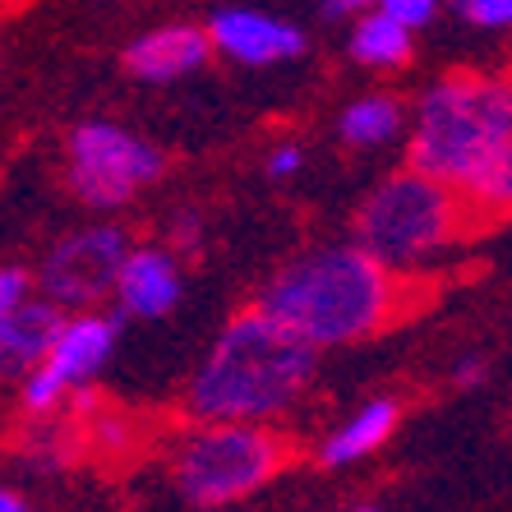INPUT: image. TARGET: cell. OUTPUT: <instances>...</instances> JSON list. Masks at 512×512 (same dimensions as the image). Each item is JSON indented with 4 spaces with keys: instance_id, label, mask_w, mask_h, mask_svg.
<instances>
[{
    "instance_id": "cell-1",
    "label": "cell",
    "mask_w": 512,
    "mask_h": 512,
    "mask_svg": "<svg viewBox=\"0 0 512 512\" xmlns=\"http://www.w3.org/2000/svg\"><path fill=\"white\" fill-rule=\"evenodd\" d=\"M411 171L434 176L476 208L512 199V88L499 74H443L420 97Z\"/></svg>"
},
{
    "instance_id": "cell-2",
    "label": "cell",
    "mask_w": 512,
    "mask_h": 512,
    "mask_svg": "<svg viewBox=\"0 0 512 512\" xmlns=\"http://www.w3.org/2000/svg\"><path fill=\"white\" fill-rule=\"evenodd\" d=\"M319 351L263 310H245L217 333L213 351L203 356L190 379L194 420H277L310 388Z\"/></svg>"
},
{
    "instance_id": "cell-3",
    "label": "cell",
    "mask_w": 512,
    "mask_h": 512,
    "mask_svg": "<svg viewBox=\"0 0 512 512\" xmlns=\"http://www.w3.org/2000/svg\"><path fill=\"white\" fill-rule=\"evenodd\" d=\"M259 310L291 328L296 337L319 346H346L374 337L402 310V282L360 245L314 250L286 263L273 282L263 286Z\"/></svg>"
},
{
    "instance_id": "cell-4",
    "label": "cell",
    "mask_w": 512,
    "mask_h": 512,
    "mask_svg": "<svg viewBox=\"0 0 512 512\" xmlns=\"http://www.w3.org/2000/svg\"><path fill=\"white\" fill-rule=\"evenodd\" d=\"M466 199L434 176L402 171L383 180L356 217V245L388 273H406L462 236Z\"/></svg>"
},
{
    "instance_id": "cell-5",
    "label": "cell",
    "mask_w": 512,
    "mask_h": 512,
    "mask_svg": "<svg viewBox=\"0 0 512 512\" xmlns=\"http://www.w3.org/2000/svg\"><path fill=\"white\" fill-rule=\"evenodd\" d=\"M286 466V443L254 420H203L176 457L180 494L199 508H222L277 476Z\"/></svg>"
},
{
    "instance_id": "cell-6",
    "label": "cell",
    "mask_w": 512,
    "mask_h": 512,
    "mask_svg": "<svg viewBox=\"0 0 512 512\" xmlns=\"http://www.w3.org/2000/svg\"><path fill=\"white\" fill-rule=\"evenodd\" d=\"M162 171L167 157L111 120H88L70 134V190L88 208H120Z\"/></svg>"
},
{
    "instance_id": "cell-7",
    "label": "cell",
    "mask_w": 512,
    "mask_h": 512,
    "mask_svg": "<svg viewBox=\"0 0 512 512\" xmlns=\"http://www.w3.org/2000/svg\"><path fill=\"white\" fill-rule=\"evenodd\" d=\"M116 346V319L93 310H79L70 319H60L56 337H51L47 356L37 360L24 379V406L28 411H56L65 402V393L93 383V374H102V365L111 360Z\"/></svg>"
},
{
    "instance_id": "cell-8",
    "label": "cell",
    "mask_w": 512,
    "mask_h": 512,
    "mask_svg": "<svg viewBox=\"0 0 512 512\" xmlns=\"http://www.w3.org/2000/svg\"><path fill=\"white\" fill-rule=\"evenodd\" d=\"M125 250H130V240H125L120 227L74 231V236H65L56 250L47 254L42 273H37L42 296H47L60 314L65 310H93L97 300L111 296Z\"/></svg>"
},
{
    "instance_id": "cell-9",
    "label": "cell",
    "mask_w": 512,
    "mask_h": 512,
    "mask_svg": "<svg viewBox=\"0 0 512 512\" xmlns=\"http://www.w3.org/2000/svg\"><path fill=\"white\" fill-rule=\"evenodd\" d=\"M208 42L240 65H277V60H296L305 51V33L296 24L273 19L263 10H240V5L213 14Z\"/></svg>"
},
{
    "instance_id": "cell-10",
    "label": "cell",
    "mask_w": 512,
    "mask_h": 512,
    "mask_svg": "<svg viewBox=\"0 0 512 512\" xmlns=\"http://www.w3.org/2000/svg\"><path fill=\"white\" fill-rule=\"evenodd\" d=\"M120 314L116 319H162L180 305V268L167 250L143 245V250H125L120 259L116 286H111Z\"/></svg>"
},
{
    "instance_id": "cell-11",
    "label": "cell",
    "mask_w": 512,
    "mask_h": 512,
    "mask_svg": "<svg viewBox=\"0 0 512 512\" xmlns=\"http://www.w3.org/2000/svg\"><path fill=\"white\" fill-rule=\"evenodd\" d=\"M213 42L203 28H190V24H167V28H153L143 33L139 42L125 47V70L143 84H176L185 74H194L208 60Z\"/></svg>"
},
{
    "instance_id": "cell-12",
    "label": "cell",
    "mask_w": 512,
    "mask_h": 512,
    "mask_svg": "<svg viewBox=\"0 0 512 512\" xmlns=\"http://www.w3.org/2000/svg\"><path fill=\"white\" fill-rule=\"evenodd\" d=\"M65 314L51 300H19L14 310L0 314V374H28L47 356Z\"/></svg>"
},
{
    "instance_id": "cell-13",
    "label": "cell",
    "mask_w": 512,
    "mask_h": 512,
    "mask_svg": "<svg viewBox=\"0 0 512 512\" xmlns=\"http://www.w3.org/2000/svg\"><path fill=\"white\" fill-rule=\"evenodd\" d=\"M397 411H402V406L388 402V397H374V402H365L342 429H333V434H328V443L319 448V462L323 466H351V462H360V457L379 453L383 443L393 439Z\"/></svg>"
},
{
    "instance_id": "cell-14",
    "label": "cell",
    "mask_w": 512,
    "mask_h": 512,
    "mask_svg": "<svg viewBox=\"0 0 512 512\" xmlns=\"http://www.w3.org/2000/svg\"><path fill=\"white\" fill-rule=\"evenodd\" d=\"M351 56L370 70H397L411 60V28H402L379 10H365L356 33H351Z\"/></svg>"
},
{
    "instance_id": "cell-15",
    "label": "cell",
    "mask_w": 512,
    "mask_h": 512,
    "mask_svg": "<svg viewBox=\"0 0 512 512\" xmlns=\"http://www.w3.org/2000/svg\"><path fill=\"white\" fill-rule=\"evenodd\" d=\"M402 130V102L388 93H374V97H360L351 107L342 111L337 120V134H342L351 148H374V143H388L393 134Z\"/></svg>"
},
{
    "instance_id": "cell-16",
    "label": "cell",
    "mask_w": 512,
    "mask_h": 512,
    "mask_svg": "<svg viewBox=\"0 0 512 512\" xmlns=\"http://www.w3.org/2000/svg\"><path fill=\"white\" fill-rule=\"evenodd\" d=\"M379 5V14H388V19H397L402 28H425L434 14H439V0H374Z\"/></svg>"
},
{
    "instance_id": "cell-17",
    "label": "cell",
    "mask_w": 512,
    "mask_h": 512,
    "mask_svg": "<svg viewBox=\"0 0 512 512\" xmlns=\"http://www.w3.org/2000/svg\"><path fill=\"white\" fill-rule=\"evenodd\" d=\"M457 14L476 28H508L512 0H457Z\"/></svg>"
},
{
    "instance_id": "cell-18",
    "label": "cell",
    "mask_w": 512,
    "mask_h": 512,
    "mask_svg": "<svg viewBox=\"0 0 512 512\" xmlns=\"http://www.w3.org/2000/svg\"><path fill=\"white\" fill-rule=\"evenodd\" d=\"M300 162H305V153H300L296 143H282V148H273V153H268V176H273V180H291L300 171Z\"/></svg>"
},
{
    "instance_id": "cell-19",
    "label": "cell",
    "mask_w": 512,
    "mask_h": 512,
    "mask_svg": "<svg viewBox=\"0 0 512 512\" xmlns=\"http://www.w3.org/2000/svg\"><path fill=\"white\" fill-rule=\"evenodd\" d=\"M19 300H28V273H19V268H0V314L14 310Z\"/></svg>"
},
{
    "instance_id": "cell-20",
    "label": "cell",
    "mask_w": 512,
    "mask_h": 512,
    "mask_svg": "<svg viewBox=\"0 0 512 512\" xmlns=\"http://www.w3.org/2000/svg\"><path fill=\"white\" fill-rule=\"evenodd\" d=\"M374 0H323V14L328 19H342V14H365Z\"/></svg>"
},
{
    "instance_id": "cell-21",
    "label": "cell",
    "mask_w": 512,
    "mask_h": 512,
    "mask_svg": "<svg viewBox=\"0 0 512 512\" xmlns=\"http://www.w3.org/2000/svg\"><path fill=\"white\" fill-rule=\"evenodd\" d=\"M0 512H28V503L19 494H10V489H0Z\"/></svg>"
},
{
    "instance_id": "cell-22",
    "label": "cell",
    "mask_w": 512,
    "mask_h": 512,
    "mask_svg": "<svg viewBox=\"0 0 512 512\" xmlns=\"http://www.w3.org/2000/svg\"><path fill=\"white\" fill-rule=\"evenodd\" d=\"M480 379V360H466L462 370H457V383H476Z\"/></svg>"
},
{
    "instance_id": "cell-23",
    "label": "cell",
    "mask_w": 512,
    "mask_h": 512,
    "mask_svg": "<svg viewBox=\"0 0 512 512\" xmlns=\"http://www.w3.org/2000/svg\"><path fill=\"white\" fill-rule=\"evenodd\" d=\"M360 512H374V508H360Z\"/></svg>"
}]
</instances>
